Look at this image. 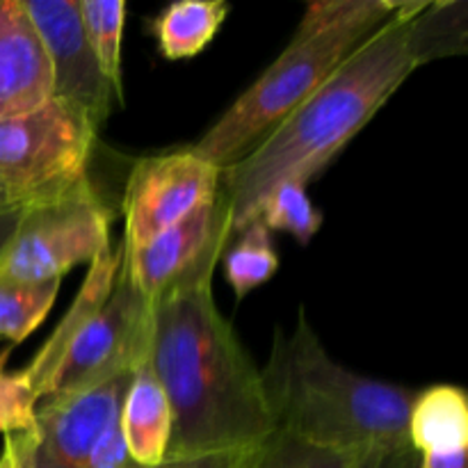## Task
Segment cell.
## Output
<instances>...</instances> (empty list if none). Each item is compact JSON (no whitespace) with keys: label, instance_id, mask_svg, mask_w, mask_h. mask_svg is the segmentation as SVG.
Instances as JSON below:
<instances>
[{"label":"cell","instance_id":"6da1fadb","mask_svg":"<svg viewBox=\"0 0 468 468\" xmlns=\"http://www.w3.org/2000/svg\"><path fill=\"white\" fill-rule=\"evenodd\" d=\"M206 265L151 304L149 364L172 407L167 457L247 452L274 432L261 370L218 309Z\"/></svg>","mask_w":468,"mask_h":468},{"label":"cell","instance_id":"7a4b0ae2","mask_svg":"<svg viewBox=\"0 0 468 468\" xmlns=\"http://www.w3.org/2000/svg\"><path fill=\"white\" fill-rule=\"evenodd\" d=\"M410 5L405 0L254 149L222 169L233 233L256 218L274 187L288 181L306 186L318 176L419 69L407 37Z\"/></svg>","mask_w":468,"mask_h":468},{"label":"cell","instance_id":"3957f363","mask_svg":"<svg viewBox=\"0 0 468 468\" xmlns=\"http://www.w3.org/2000/svg\"><path fill=\"white\" fill-rule=\"evenodd\" d=\"M261 379L279 432L350 455L410 443L407 420L419 391L334 361L304 311L291 334L277 332Z\"/></svg>","mask_w":468,"mask_h":468},{"label":"cell","instance_id":"277c9868","mask_svg":"<svg viewBox=\"0 0 468 468\" xmlns=\"http://www.w3.org/2000/svg\"><path fill=\"white\" fill-rule=\"evenodd\" d=\"M375 32V30H373ZM370 32L334 30L292 37L283 53L190 146L197 158L227 169L282 123Z\"/></svg>","mask_w":468,"mask_h":468},{"label":"cell","instance_id":"5b68a950","mask_svg":"<svg viewBox=\"0 0 468 468\" xmlns=\"http://www.w3.org/2000/svg\"><path fill=\"white\" fill-rule=\"evenodd\" d=\"M112 213L90 176L23 206L12 238L0 251V279L62 282L110 247Z\"/></svg>","mask_w":468,"mask_h":468},{"label":"cell","instance_id":"8992f818","mask_svg":"<svg viewBox=\"0 0 468 468\" xmlns=\"http://www.w3.org/2000/svg\"><path fill=\"white\" fill-rule=\"evenodd\" d=\"M99 126L73 105L50 99L0 122V181L26 204L87 176Z\"/></svg>","mask_w":468,"mask_h":468},{"label":"cell","instance_id":"52a82bcc","mask_svg":"<svg viewBox=\"0 0 468 468\" xmlns=\"http://www.w3.org/2000/svg\"><path fill=\"white\" fill-rule=\"evenodd\" d=\"M133 370L82 391L50 393L37 400L30 428L5 434V446L18 468H82L119 420Z\"/></svg>","mask_w":468,"mask_h":468},{"label":"cell","instance_id":"ba28073f","mask_svg":"<svg viewBox=\"0 0 468 468\" xmlns=\"http://www.w3.org/2000/svg\"><path fill=\"white\" fill-rule=\"evenodd\" d=\"M219 190L222 169L190 149L137 160L123 190V251L133 254L146 247L218 199Z\"/></svg>","mask_w":468,"mask_h":468},{"label":"cell","instance_id":"9c48e42d","mask_svg":"<svg viewBox=\"0 0 468 468\" xmlns=\"http://www.w3.org/2000/svg\"><path fill=\"white\" fill-rule=\"evenodd\" d=\"M149 338L151 302L122 265L105 304L69 347L50 393H76L133 370L149 352Z\"/></svg>","mask_w":468,"mask_h":468},{"label":"cell","instance_id":"30bf717a","mask_svg":"<svg viewBox=\"0 0 468 468\" xmlns=\"http://www.w3.org/2000/svg\"><path fill=\"white\" fill-rule=\"evenodd\" d=\"M23 7L48 55L53 99L78 108L101 128L117 94L87 44L78 0H23Z\"/></svg>","mask_w":468,"mask_h":468},{"label":"cell","instance_id":"8fae6325","mask_svg":"<svg viewBox=\"0 0 468 468\" xmlns=\"http://www.w3.org/2000/svg\"><path fill=\"white\" fill-rule=\"evenodd\" d=\"M233 238L231 213L219 190L218 199L181 224L160 233L142 250L126 254L122 265L137 291L154 304L167 288L206 265H218ZM123 250V247H122Z\"/></svg>","mask_w":468,"mask_h":468},{"label":"cell","instance_id":"7c38bea8","mask_svg":"<svg viewBox=\"0 0 468 468\" xmlns=\"http://www.w3.org/2000/svg\"><path fill=\"white\" fill-rule=\"evenodd\" d=\"M53 99L48 55L23 0H0V122Z\"/></svg>","mask_w":468,"mask_h":468},{"label":"cell","instance_id":"4fadbf2b","mask_svg":"<svg viewBox=\"0 0 468 468\" xmlns=\"http://www.w3.org/2000/svg\"><path fill=\"white\" fill-rule=\"evenodd\" d=\"M122 242L117 247L110 245L108 250H103L91 261L90 270L85 274V282H82L78 295L73 297L67 315L59 320L53 334L46 338V343L37 352L35 359L21 370L23 379L30 387V391L35 393L37 400H41V398L53 391L55 378H58L59 366H62L71 343L76 341L78 334L85 329V324L94 318L96 311L105 304V300L112 292L114 282H117V272L122 268Z\"/></svg>","mask_w":468,"mask_h":468},{"label":"cell","instance_id":"5bb4252c","mask_svg":"<svg viewBox=\"0 0 468 468\" xmlns=\"http://www.w3.org/2000/svg\"><path fill=\"white\" fill-rule=\"evenodd\" d=\"M119 430L128 452L140 466L154 468L167 457L172 439V407L163 384L151 368L149 352L133 370L119 411Z\"/></svg>","mask_w":468,"mask_h":468},{"label":"cell","instance_id":"9a60e30c","mask_svg":"<svg viewBox=\"0 0 468 468\" xmlns=\"http://www.w3.org/2000/svg\"><path fill=\"white\" fill-rule=\"evenodd\" d=\"M407 439L419 455L466 451V393L451 384H439L416 393L407 420Z\"/></svg>","mask_w":468,"mask_h":468},{"label":"cell","instance_id":"2e32d148","mask_svg":"<svg viewBox=\"0 0 468 468\" xmlns=\"http://www.w3.org/2000/svg\"><path fill=\"white\" fill-rule=\"evenodd\" d=\"M231 5L227 0H181L151 18L160 55L169 62H181L199 55L213 41L227 21Z\"/></svg>","mask_w":468,"mask_h":468},{"label":"cell","instance_id":"e0dca14e","mask_svg":"<svg viewBox=\"0 0 468 468\" xmlns=\"http://www.w3.org/2000/svg\"><path fill=\"white\" fill-rule=\"evenodd\" d=\"M407 37L416 67L468 50V5L464 0H411Z\"/></svg>","mask_w":468,"mask_h":468},{"label":"cell","instance_id":"ac0fdd59","mask_svg":"<svg viewBox=\"0 0 468 468\" xmlns=\"http://www.w3.org/2000/svg\"><path fill=\"white\" fill-rule=\"evenodd\" d=\"M233 238L236 242L233 245L229 242L219 261H222L227 283L240 302L277 274L279 254L274 250L272 231H268L259 219L233 233Z\"/></svg>","mask_w":468,"mask_h":468},{"label":"cell","instance_id":"d6986e66","mask_svg":"<svg viewBox=\"0 0 468 468\" xmlns=\"http://www.w3.org/2000/svg\"><path fill=\"white\" fill-rule=\"evenodd\" d=\"M80 21L85 27L87 44L99 62L101 73L122 101V44L126 26V3L123 0H78Z\"/></svg>","mask_w":468,"mask_h":468},{"label":"cell","instance_id":"ffe728a7","mask_svg":"<svg viewBox=\"0 0 468 468\" xmlns=\"http://www.w3.org/2000/svg\"><path fill=\"white\" fill-rule=\"evenodd\" d=\"M405 7V0H318L306 5L304 16L292 37H309L318 32L359 30L373 32L382 23L396 16Z\"/></svg>","mask_w":468,"mask_h":468},{"label":"cell","instance_id":"44dd1931","mask_svg":"<svg viewBox=\"0 0 468 468\" xmlns=\"http://www.w3.org/2000/svg\"><path fill=\"white\" fill-rule=\"evenodd\" d=\"M59 282L23 283L0 279V338L26 341L46 320L58 300Z\"/></svg>","mask_w":468,"mask_h":468},{"label":"cell","instance_id":"7402d4cb","mask_svg":"<svg viewBox=\"0 0 468 468\" xmlns=\"http://www.w3.org/2000/svg\"><path fill=\"white\" fill-rule=\"evenodd\" d=\"M355 457L274 430L265 441L242 455L240 468H352Z\"/></svg>","mask_w":468,"mask_h":468},{"label":"cell","instance_id":"603a6c76","mask_svg":"<svg viewBox=\"0 0 468 468\" xmlns=\"http://www.w3.org/2000/svg\"><path fill=\"white\" fill-rule=\"evenodd\" d=\"M268 231H286L300 245H309L311 238L323 227V213L314 206L304 183L288 181L274 187L261 204L256 218ZM251 219V222H254Z\"/></svg>","mask_w":468,"mask_h":468},{"label":"cell","instance_id":"cb8c5ba5","mask_svg":"<svg viewBox=\"0 0 468 468\" xmlns=\"http://www.w3.org/2000/svg\"><path fill=\"white\" fill-rule=\"evenodd\" d=\"M9 350L0 355V434L23 432L32 425L35 419L37 398L23 379L21 370L9 373L5 368Z\"/></svg>","mask_w":468,"mask_h":468},{"label":"cell","instance_id":"d4e9b609","mask_svg":"<svg viewBox=\"0 0 468 468\" xmlns=\"http://www.w3.org/2000/svg\"><path fill=\"white\" fill-rule=\"evenodd\" d=\"M82 468H144L137 464L128 452L126 443H123L122 430H119V420L103 434L99 446L94 448Z\"/></svg>","mask_w":468,"mask_h":468},{"label":"cell","instance_id":"484cf974","mask_svg":"<svg viewBox=\"0 0 468 468\" xmlns=\"http://www.w3.org/2000/svg\"><path fill=\"white\" fill-rule=\"evenodd\" d=\"M352 468H420V455L410 443L396 448H379V451L356 455Z\"/></svg>","mask_w":468,"mask_h":468},{"label":"cell","instance_id":"4316f807","mask_svg":"<svg viewBox=\"0 0 468 468\" xmlns=\"http://www.w3.org/2000/svg\"><path fill=\"white\" fill-rule=\"evenodd\" d=\"M245 452H218V455H197V457H172L163 460L154 468H240Z\"/></svg>","mask_w":468,"mask_h":468},{"label":"cell","instance_id":"83f0119b","mask_svg":"<svg viewBox=\"0 0 468 468\" xmlns=\"http://www.w3.org/2000/svg\"><path fill=\"white\" fill-rule=\"evenodd\" d=\"M420 468H466V451L420 455Z\"/></svg>","mask_w":468,"mask_h":468},{"label":"cell","instance_id":"f1b7e54d","mask_svg":"<svg viewBox=\"0 0 468 468\" xmlns=\"http://www.w3.org/2000/svg\"><path fill=\"white\" fill-rule=\"evenodd\" d=\"M21 210L23 206H14V208L0 210V251H3V247L7 245V240L12 238L18 218H21Z\"/></svg>","mask_w":468,"mask_h":468},{"label":"cell","instance_id":"f546056e","mask_svg":"<svg viewBox=\"0 0 468 468\" xmlns=\"http://www.w3.org/2000/svg\"><path fill=\"white\" fill-rule=\"evenodd\" d=\"M14 206H26L23 197L18 192H14L7 183L0 181V210L14 208Z\"/></svg>","mask_w":468,"mask_h":468},{"label":"cell","instance_id":"4dcf8cb0","mask_svg":"<svg viewBox=\"0 0 468 468\" xmlns=\"http://www.w3.org/2000/svg\"><path fill=\"white\" fill-rule=\"evenodd\" d=\"M0 468H18V464L14 462V455L9 452L7 446H3V452H0Z\"/></svg>","mask_w":468,"mask_h":468}]
</instances>
